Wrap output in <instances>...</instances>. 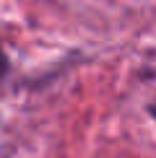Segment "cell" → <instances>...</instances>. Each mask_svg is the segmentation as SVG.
Masks as SVG:
<instances>
[{"instance_id": "1", "label": "cell", "mask_w": 156, "mask_h": 158, "mask_svg": "<svg viewBox=\"0 0 156 158\" xmlns=\"http://www.w3.org/2000/svg\"><path fill=\"white\" fill-rule=\"evenodd\" d=\"M0 73H5V55H3V47H0Z\"/></svg>"}, {"instance_id": "2", "label": "cell", "mask_w": 156, "mask_h": 158, "mask_svg": "<svg viewBox=\"0 0 156 158\" xmlns=\"http://www.w3.org/2000/svg\"><path fill=\"white\" fill-rule=\"evenodd\" d=\"M148 111H151V117L156 119V101H154V104H148Z\"/></svg>"}]
</instances>
